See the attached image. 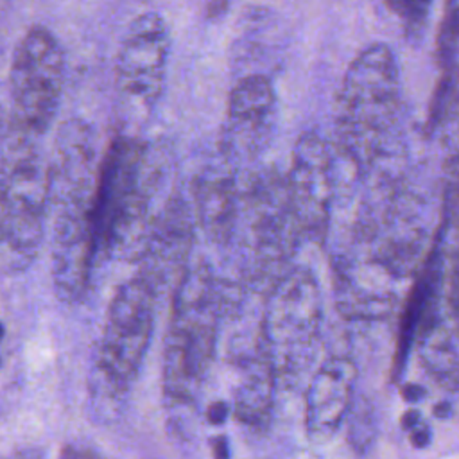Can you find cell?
<instances>
[{
	"instance_id": "1",
	"label": "cell",
	"mask_w": 459,
	"mask_h": 459,
	"mask_svg": "<svg viewBox=\"0 0 459 459\" xmlns=\"http://www.w3.org/2000/svg\"><path fill=\"white\" fill-rule=\"evenodd\" d=\"M400 109V74L393 52L373 45L353 59L337 102V133L348 156L369 167Z\"/></svg>"
},
{
	"instance_id": "2",
	"label": "cell",
	"mask_w": 459,
	"mask_h": 459,
	"mask_svg": "<svg viewBox=\"0 0 459 459\" xmlns=\"http://www.w3.org/2000/svg\"><path fill=\"white\" fill-rule=\"evenodd\" d=\"M65 84V54L45 27H30L18 41L9 72V93L20 129L41 134L54 122Z\"/></svg>"
},
{
	"instance_id": "3",
	"label": "cell",
	"mask_w": 459,
	"mask_h": 459,
	"mask_svg": "<svg viewBox=\"0 0 459 459\" xmlns=\"http://www.w3.org/2000/svg\"><path fill=\"white\" fill-rule=\"evenodd\" d=\"M170 34L156 13L134 18L117 56V86L131 100L152 104L160 99L167 75Z\"/></svg>"
},
{
	"instance_id": "4",
	"label": "cell",
	"mask_w": 459,
	"mask_h": 459,
	"mask_svg": "<svg viewBox=\"0 0 459 459\" xmlns=\"http://www.w3.org/2000/svg\"><path fill=\"white\" fill-rule=\"evenodd\" d=\"M287 194L299 224L312 235L323 237L330 221L333 172L330 151L319 134L305 133L298 138Z\"/></svg>"
},
{
	"instance_id": "5",
	"label": "cell",
	"mask_w": 459,
	"mask_h": 459,
	"mask_svg": "<svg viewBox=\"0 0 459 459\" xmlns=\"http://www.w3.org/2000/svg\"><path fill=\"white\" fill-rule=\"evenodd\" d=\"M321 325V294L308 273H296L278 289L271 333L283 350L285 368H301L312 357Z\"/></svg>"
},
{
	"instance_id": "6",
	"label": "cell",
	"mask_w": 459,
	"mask_h": 459,
	"mask_svg": "<svg viewBox=\"0 0 459 459\" xmlns=\"http://www.w3.org/2000/svg\"><path fill=\"white\" fill-rule=\"evenodd\" d=\"M276 122V95L262 74L244 75L228 97L222 140L228 151L256 152L271 138Z\"/></svg>"
},
{
	"instance_id": "7",
	"label": "cell",
	"mask_w": 459,
	"mask_h": 459,
	"mask_svg": "<svg viewBox=\"0 0 459 459\" xmlns=\"http://www.w3.org/2000/svg\"><path fill=\"white\" fill-rule=\"evenodd\" d=\"M357 368L348 357H332L319 366L307 391V427L328 437L342 423L353 402Z\"/></svg>"
},
{
	"instance_id": "8",
	"label": "cell",
	"mask_w": 459,
	"mask_h": 459,
	"mask_svg": "<svg viewBox=\"0 0 459 459\" xmlns=\"http://www.w3.org/2000/svg\"><path fill=\"white\" fill-rule=\"evenodd\" d=\"M416 348L425 371L437 385L459 389V319L448 308H437L425 321Z\"/></svg>"
},
{
	"instance_id": "9",
	"label": "cell",
	"mask_w": 459,
	"mask_h": 459,
	"mask_svg": "<svg viewBox=\"0 0 459 459\" xmlns=\"http://www.w3.org/2000/svg\"><path fill=\"white\" fill-rule=\"evenodd\" d=\"M437 134L445 152V167L450 188L459 186V91L446 102L437 120Z\"/></svg>"
},
{
	"instance_id": "10",
	"label": "cell",
	"mask_w": 459,
	"mask_h": 459,
	"mask_svg": "<svg viewBox=\"0 0 459 459\" xmlns=\"http://www.w3.org/2000/svg\"><path fill=\"white\" fill-rule=\"evenodd\" d=\"M432 0H387V5L409 25H420L430 7Z\"/></svg>"
},
{
	"instance_id": "11",
	"label": "cell",
	"mask_w": 459,
	"mask_h": 459,
	"mask_svg": "<svg viewBox=\"0 0 459 459\" xmlns=\"http://www.w3.org/2000/svg\"><path fill=\"white\" fill-rule=\"evenodd\" d=\"M403 427L411 436V441L414 446H425L430 439V430L427 427V421L420 416L416 411H409L403 416Z\"/></svg>"
},
{
	"instance_id": "12",
	"label": "cell",
	"mask_w": 459,
	"mask_h": 459,
	"mask_svg": "<svg viewBox=\"0 0 459 459\" xmlns=\"http://www.w3.org/2000/svg\"><path fill=\"white\" fill-rule=\"evenodd\" d=\"M446 308L459 319V247L455 251L446 290Z\"/></svg>"
},
{
	"instance_id": "13",
	"label": "cell",
	"mask_w": 459,
	"mask_h": 459,
	"mask_svg": "<svg viewBox=\"0 0 459 459\" xmlns=\"http://www.w3.org/2000/svg\"><path fill=\"white\" fill-rule=\"evenodd\" d=\"M445 29L450 36L459 38V0H446Z\"/></svg>"
},
{
	"instance_id": "14",
	"label": "cell",
	"mask_w": 459,
	"mask_h": 459,
	"mask_svg": "<svg viewBox=\"0 0 459 459\" xmlns=\"http://www.w3.org/2000/svg\"><path fill=\"white\" fill-rule=\"evenodd\" d=\"M226 414H228V407L222 402H215L208 409V420L213 423H221L226 418Z\"/></svg>"
},
{
	"instance_id": "15",
	"label": "cell",
	"mask_w": 459,
	"mask_h": 459,
	"mask_svg": "<svg viewBox=\"0 0 459 459\" xmlns=\"http://www.w3.org/2000/svg\"><path fill=\"white\" fill-rule=\"evenodd\" d=\"M213 454L217 459H228V446L224 439H219L217 443H213Z\"/></svg>"
},
{
	"instance_id": "16",
	"label": "cell",
	"mask_w": 459,
	"mask_h": 459,
	"mask_svg": "<svg viewBox=\"0 0 459 459\" xmlns=\"http://www.w3.org/2000/svg\"><path fill=\"white\" fill-rule=\"evenodd\" d=\"M450 195H452L454 203H459V188H455V190H450Z\"/></svg>"
},
{
	"instance_id": "17",
	"label": "cell",
	"mask_w": 459,
	"mask_h": 459,
	"mask_svg": "<svg viewBox=\"0 0 459 459\" xmlns=\"http://www.w3.org/2000/svg\"><path fill=\"white\" fill-rule=\"evenodd\" d=\"M11 459H30V457H27V455L23 454V455H16V457H11Z\"/></svg>"
},
{
	"instance_id": "18",
	"label": "cell",
	"mask_w": 459,
	"mask_h": 459,
	"mask_svg": "<svg viewBox=\"0 0 459 459\" xmlns=\"http://www.w3.org/2000/svg\"><path fill=\"white\" fill-rule=\"evenodd\" d=\"M2 337H4V326L0 325V339H2Z\"/></svg>"
}]
</instances>
